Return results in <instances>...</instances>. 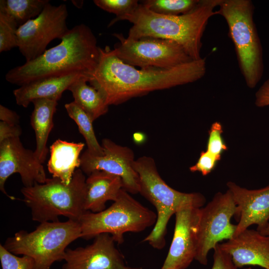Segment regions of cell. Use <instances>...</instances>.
I'll list each match as a JSON object with an SVG mask.
<instances>
[{"label": "cell", "mask_w": 269, "mask_h": 269, "mask_svg": "<svg viewBox=\"0 0 269 269\" xmlns=\"http://www.w3.org/2000/svg\"><path fill=\"white\" fill-rule=\"evenodd\" d=\"M206 72L204 58L171 69H138L124 63L106 46L100 47L98 63L89 82L108 106L118 105L154 91L194 82L203 78Z\"/></svg>", "instance_id": "6da1fadb"}, {"label": "cell", "mask_w": 269, "mask_h": 269, "mask_svg": "<svg viewBox=\"0 0 269 269\" xmlns=\"http://www.w3.org/2000/svg\"><path fill=\"white\" fill-rule=\"evenodd\" d=\"M99 56L96 37L87 25L82 23L69 29L59 44L9 70L5 78L20 87L38 79L76 73L91 77Z\"/></svg>", "instance_id": "7a4b0ae2"}, {"label": "cell", "mask_w": 269, "mask_h": 269, "mask_svg": "<svg viewBox=\"0 0 269 269\" xmlns=\"http://www.w3.org/2000/svg\"><path fill=\"white\" fill-rule=\"evenodd\" d=\"M221 0H200L191 11L179 15L160 14L152 11L141 3L131 13L116 17L110 27L120 20L133 24L128 38L138 39L153 37L168 39L180 44L193 60L202 57V38L209 19L216 15L215 8Z\"/></svg>", "instance_id": "3957f363"}, {"label": "cell", "mask_w": 269, "mask_h": 269, "mask_svg": "<svg viewBox=\"0 0 269 269\" xmlns=\"http://www.w3.org/2000/svg\"><path fill=\"white\" fill-rule=\"evenodd\" d=\"M133 166L139 176V193L155 207L157 212L153 228L143 241L160 250L165 245L167 226L171 216L186 206L201 208L206 199L200 193L181 192L167 185L151 157L141 156L135 159Z\"/></svg>", "instance_id": "277c9868"}, {"label": "cell", "mask_w": 269, "mask_h": 269, "mask_svg": "<svg viewBox=\"0 0 269 269\" xmlns=\"http://www.w3.org/2000/svg\"><path fill=\"white\" fill-rule=\"evenodd\" d=\"M86 178L76 169L69 184L58 178H47L42 184L23 187V201L31 210L32 219L40 223L58 221L60 216L79 221L84 209Z\"/></svg>", "instance_id": "5b68a950"}, {"label": "cell", "mask_w": 269, "mask_h": 269, "mask_svg": "<svg viewBox=\"0 0 269 269\" xmlns=\"http://www.w3.org/2000/svg\"><path fill=\"white\" fill-rule=\"evenodd\" d=\"M216 14L226 20L245 82L255 88L264 74L263 48L254 20L255 6L250 0H221Z\"/></svg>", "instance_id": "8992f818"}, {"label": "cell", "mask_w": 269, "mask_h": 269, "mask_svg": "<svg viewBox=\"0 0 269 269\" xmlns=\"http://www.w3.org/2000/svg\"><path fill=\"white\" fill-rule=\"evenodd\" d=\"M81 235L78 221L45 222L29 233L16 232L3 246L14 255L32 258L33 269H49L54 263L64 261L67 246Z\"/></svg>", "instance_id": "52a82bcc"}, {"label": "cell", "mask_w": 269, "mask_h": 269, "mask_svg": "<svg viewBox=\"0 0 269 269\" xmlns=\"http://www.w3.org/2000/svg\"><path fill=\"white\" fill-rule=\"evenodd\" d=\"M157 214L134 198L122 188L114 203L97 213L86 211L79 220L81 238L90 240L109 234L118 244L124 242L127 232L138 233L154 226Z\"/></svg>", "instance_id": "ba28073f"}, {"label": "cell", "mask_w": 269, "mask_h": 269, "mask_svg": "<svg viewBox=\"0 0 269 269\" xmlns=\"http://www.w3.org/2000/svg\"><path fill=\"white\" fill-rule=\"evenodd\" d=\"M113 35L120 41L112 49L115 55L134 67L168 69L193 60L180 44L170 40L153 37L131 39L121 33Z\"/></svg>", "instance_id": "9c48e42d"}, {"label": "cell", "mask_w": 269, "mask_h": 269, "mask_svg": "<svg viewBox=\"0 0 269 269\" xmlns=\"http://www.w3.org/2000/svg\"><path fill=\"white\" fill-rule=\"evenodd\" d=\"M236 205L231 192H218L206 206L200 208L198 227V246L195 260L203 265L208 263L209 252L219 242L234 236L237 225L231 223Z\"/></svg>", "instance_id": "30bf717a"}, {"label": "cell", "mask_w": 269, "mask_h": 269, "mask_svg": "<svg viewBox=\"0 0 269 269\" xmlns=\"http://www.w3.org/2000/svg\"><path fill=\"white\" fill-rule=\"evenodd\" d=\"M66 5L49 2L40 14L17 30V47L26 62L32 60L45 50L54 39H62L69 30L67 25Z\"/></svg>", "instance_id": "8fae6325"}, {"label": "cell", "mask_w": 269, "mask_h": 269, "mask_svg": "<svg viewBox=\"0 0 269 269\" xmlns=\"http://www.w3.org/2000/svg\"><path fill=\"white\" fill-rule=\"evenodd\" d=\"M101 145L104 149L102 156L92 155L87 149L82 153V171L88 176L96 170L119 176L122 179L124 189L131 194L139 193V176L133 166L135 160L133 150L107 138L102 140Z\"/></svg>", "instance_id": "7c38bea8"}, {"label": "cell", "mask_w": 269, "mask_h": 269, "mask_svg": "<svg viewBox=\"0 0 269 269\" xmlns=\"http://www.w3.org/2000/svg\"><path fill=\"white\" fill-rule=\"evenodd\" d=\"M16 173L20 175L24 187L44 183L48 178L34 151L25 148L19 137L0 142V190L11 200L15 198L7 194L4 185L7 178Z\"/></svg>", "instance_id": "4fadbf2b"}, {"label": "cell", "mask_w": 269, "mask_h": 269, "mask_svg": "<svg viewBox=\"0 0 269 269\" xmlns=\"http://www.w3.org/2000/svg\"><path fill=\"white\" fill-rule=\"evenodd\" d=\"M200 208L186 206L175 214L172 241L161 269H186L195 260Z\"/></svg>", "instance_id": "5bb4252c"}, {"label": "cell", "mask_w": 269, "mask_h": 269, "mask_svg": "<svg viewBox=\"0 0 269 269\" xmlns=\"http://www.w3.org/2000/svg\"><path fill=\"white\" fill-rule=\"evenodd\" d=\"M109 234H101L84 247L67 248L62 269H132Z\"/></svg>", "instance_id": "9a60e30c"}, {"label": "cell", "mask_w": 269, "mask_h": 269, "mask_svg": "<svg viewBox=\"0 0 269 269\" xmlns=\"http://www.w3.org/2000/svg\"><path fill=\"white\" fill-rule=\"evenodd\" d=\"M236 205L234 217L238 221L234 236L251 225H257L259 231L269 223V185L249 190L230 181L227 183Z\"/></svg>", "instance_id": "2e32d148"}, {"label": "cell", "mask_w": 269, "mask_h": 269, "mask_svg": "<svg viewBox=\"0 0 269 269\" xmlns=\"http://www.w3.org/2000/svg\"><path fill=\"white\" fill-rule=\"evenodd\" d=\"M218 246L231 256L238 268L259 266L269 269V236L247 229Z\"/></svg>", "instance_id": "e0dca14e"}, {"label": "cell", "mask_w": 269, "mask_h": 269, "mask_svg": "<svg viewBox=\"0 0 269 269\" xmlns=\"http://www.w3.org/2000/svg\"><path fill=\"white\" fill-rule=\"evenodd\" d=\"M88 76L76 73L60 77H51L38 79L20 86L13 90L16 104L24 108L37 99H48L58 101L64 91L79 78Z\"/></svg>", "instance_id": "ac0fdd59"}, {"label": "cell", "mask_w": 269, "mask_h": 269, "mask_svg": "<svg viewBox=\"0 0 269 269\" xmlns=\"http://www.w3.org/2000/svg\"><path fill=\"white\" fill-rule=\"evenodd\" d=\"M122 188L123 182L119 176L94 171L86 179L85 210L93 213L104 210L106 202L115 201Z\"/></svg>", "instance_id": "d6986e66"}, {"label": "cell", "mask_w": 269, "mask_h": 269, "mask_svg": "<svg viewBox=\"0 0 269 269\" xmlns=\"http://www.w3.org/2000/svg\"><path fill=\"white\" fill-rule=\"evenodd\" d=\"M85 146L82 142H68L60 139L50 147V156L47 163L52 177L60 179L69 184L76 168L80 167V153Z\"/></svg>", "instance_id": "ffe728a7"}, {"label": "cell", "mask_w": 269, "mask_h": 269, "mask_svg": "<svg viewBox=\"0 0 269 269\" xmlns=\"http://www.w3.org/2000/svg\"><path fill=\"white\" fill-rule=\"evenodd\" d=\"M57 101L48 99H37L32 102L34 106L30 117V124L36 137V155L44 163L48 153L47 142L49 134L54 127L53 116Z\"/></svg>", "instance_id": "44dd1931"}, {"label": "cell", "mask_w": 269, "mask_h": 269, "mask_svg": "<svg viewBox=\"0 0 269 269\" xmlns=\"http://www.w3.org/2000/svg\"><path fill=\"white\" fill-rule=\"evenodd\" d=\"M91 78L82 77L69 87L74 102L86 112L94 121L107 113L109 106L100 93L92 86L87 84Z\"/></svg>", "instance_id": "7402d4cb"}, {"label": "cell", "mask_w": 269, "mask_h": 269, "mask_svg": "<svg viewBox=\"0 0 269 269\" xmlns=\"http://www.w3.org/2000/svg\"><path fill=\"white\" fill-rule=\"evenodd\" d=\"M49 0H0V12L11 17L18 27L38 16Z\"/></svg>", "instance_id": "603a6c76"}, {"label": "cell", "mask_w": 269, "mask_h": 269, "mask_svg": "<svg viewBox=\"0 0 269 269\" xmlns=\"http://www.w3.org/2000/svg\"><path fill=\"white\" fill-rule=\"evenodd\" d=\"M68 116L78 126L79 131L85 140L87 150L95 156H102L104 149L97 139L93 127L94 121L74 101L65 105Z\"/></svg>", "instance_id": "cb8c5ba5"}, {"label": "cell", "mask_w": 269, "mask_h": 269, "mask_svg": "<svg viewBox=\"0 0 269 269\" xmlns=\"http://www.w3.org/2000/svg\"><path fill=\"white\" fill-rule=\"evenodd\" d=\"M200 0H145L141 3L155 13L179 15L187 13L198 5Z\"/></svg>", "instance_id": "d4e9b609"}, {"label": "cell", "mask_w": 269, "mask_h": 269, "mask_svg": "<svg viewBox=\"0 0 269 269\" xmlns=\"http://www.w3.org/2000/svg\"><path fill=\"white\" fill-rule=\"evenodd\" d=\"M18 26L9 16L0 12V52L17 47V30Z\"/></svg>", "instance_id": "484cf974"}, {"label": "cell", "mask_w": 269, "mask_h": 269, "mask_svg": "<svg viewBox=\"0 0 269 269\" xmlns=\"http://www.w3.org/2000/svg\"><path fill=\"white\" fill-rule=\"evenodd\" d=\"M99 7L120 17L134 12L139 5L137 0H94Z\"/></svg>", "instance_id": "4316f807"}, {"label": "cell", "mask_w": 269, "mask_h": 269, "mask_svg": "<svg viewBox=\"0 0 269 269\" xmlns=\"http://www.w3.org/2000/svg\"><path fill=\"white\" fill-rule=\"evenodd\" d=\"M0 261L1 269H33L34 262L26 256L18 257L0 245Z\"/></svg>", "instance_id": "83f0119b"}, {"label": "cell", "mask_w": 269, "mask_h": 269, "mask_svg": "<svg viewBox=\"0 0 269 269\" xmlns=\"http://www.w3.org/2000/svg\"><path fill=\"white\" fill-rule=\"evenodd\" d=\"M223 132L221 123L214 122L209 130L207 144L206 150L220 159L222 153L228 149L222 136Z\"/></svg>", "instance_id": "f1b7e54d"}, {"label": "cell", "mask_w": 269, "mask_h": 269, "mask_svg": "<svg viewBox=\"0 0 269 269\" xmlns=\"http://www.w3.org/2000/svg\"><path fill=\"white\" fill-rule=\"evenodd\" d=\"M220 159L207 150L202 151L197 162L189 167L192 172L199 171L206 176L214 169L217 162Z\"/></svg>", "instance_id": "f546056e"}, {"label": "cell", "mask_w": 269, "mask_h": 269, "mask_svg": "<svg viewBox=\"0 0 269 269\" xmlns=\"http://www.w3.org/2000/svg\"><path fill=\"white\" fill-rule=\"evenodd\" d=\"M213 250V264L211 269H239L234 264L231 256L221 249L218 244ZM244 269L252 268L249 267Z\"/></svg>", "instance_id": "4dcf8cb0"}, {"label": "cell", "mask_w": 269, "mask_h": 269, "mask_svg": "<svg viewBox=\"0 0 269 269\" xmlns=\"http://www.w3.org/2000/svg\"><path fill=\"white\" fill-rule=\"evenodd\" d=\"M22 130L19 125H11L5 122H0V142L15 137H19Z\"/></svg>", "instance_id": "1f68e13d"}, {"label": "cell", "mask_w": 269, "mask_h": 269, "mask_svg": "<svg viewBox=\"0 0 269 269\" xmlns=\"http://www.w3.org/2000/svg\"><path fill=\"white\" fill-rule=\"evenodd\" d=\"M255 105L258 107L269 106V78L261 86L255 94Z\"/></svg>", "instance_id": "d6a6232c"}, {"label": "cell", "mask_w": 269, "mask_h": 269, "mask_svg": "<svg viewBox=\"0 0 269 269\" xmlns=\"http://www.w3.org/2000/svg\"><path fill=\"white\" fill-rule=\"evenodd\" d=\"M19 116L14 111L3 105H0V120L11 125H19Z\"/></svg>", "instance_id": "836d02e7"}, {"label": "cell", "mask_w": 269, "mask_h": 269, "mask_svg": "<svg viewBox=\"0 0 269 269\" xmlns=\"http://www.w3.org/2000/svg\"><path fill=\"white\" fill-rule=\"evenodd\" d=\"M259 232L263 235L269 236V223L266 227L260 230Z\"/></svg>", "instance_id": "e575fe53"}]
</instances>
